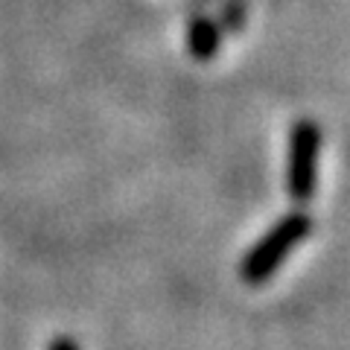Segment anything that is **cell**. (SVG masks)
<instances>
[{
	"instance_id": "6da1fadb",
	"label": "cell",
	"mask_w": 350,
	"mask_h": 350,
	"mask_svg": "<svg viewBox=\"0 0 350 350\" xmlns=\"http://www.w3.org/2000/svg\"><path fill=\"white\" fill-rule=\"evenodd\" d=\"M310 231H312V219L306 213H301V211L278 219V222L262 234V239H257V243L248 248L243 266H239L243 280L248 283V286L266 283L278 271L280 262L289 257V251L298 245L301 239H306Z\"/></svg>"
},
{
	"instance_id": "7a4b0ae2",
	"label": "cell",
	"mask_w": 350,
	"mask_h": 350,
	"mask_svg": "<svg viewBox=\"0 0 350 350\" xmlns=\"http://www.w3.org/2000/svg\"><path fill=\"white\" fill-rule=\"evenodd\" d=\"M319 146H321V129L312 120L295 123L289 135V170H286V193L295 204H306L315 193Z\"/></svg>"
},
{
	"instance_id": "277c9868",
	"label": "cell",
	"mask_w": 350,
	"mask_h": 350,
	"mask_svg": "<svg viewBox=\"0 0 350 350\" xmlns=\"http://www.w3.org/2000/svg\"><path fill=\"white\" fill-rule=\"evenodd\" d=\"M50 350H79V347H76L73 338H56V342L50 345Z\"/></svg>"
},
{
	"instance_id": "3957f363",
	"label": "cell",
	"mask_w": 350,
	"mask_h": 350,
	"mask_svg": "<svg viewBox=\"0 0 350 350\" xmlns=\"http://www.w3.org/2000/svg\"><path fill=\"white\" fill-rule=\"evenodd\" d=\"M216 47H219V29L216 24H211V21H193L190 27V53L199 62H207L216 56Z\"/></svg>"
}]
</instances>
